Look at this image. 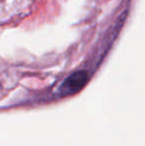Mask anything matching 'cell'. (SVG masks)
<instances>
[{
	"label": "cell",
	"mask_w": 145,
	"mask_h": 146,
	"mask_svg": "<svg viewBox=\"0 0 145 146\" xmlns=\"http://www.w3.org/2000/svg\"><path fill=\"white\" fill-rule=\"evenodd\" d=\"M89 81V75L85 71H79L68 77L63 83L62 90L65 94H73L87 85Z\"/></svg>",
	"instance_id": "1"
}]
</instances>
